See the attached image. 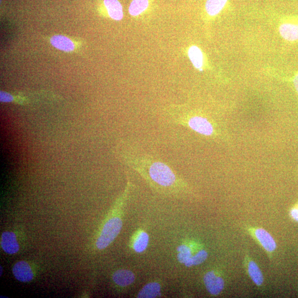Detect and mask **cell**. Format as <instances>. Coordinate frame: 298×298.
I'll return each instance as SVG.
<instances>
[{"instance_id":"obj_1","label":"cell","mask_w":298,"mask_h":298,"mask_svg":"<svg viewBox=\"0 0 298 298\" xmlns=\"http://www.w3.org/2000/svg\"><path fill=\"white\" fill-rule=\"evenodd\" d=\"M129 162L149 185L160 194L179 195L185 189V183L163 162L148 155H135Z\"/></svg>"},{"instance_id":"obj_2","label":"cell","mask_w":298,"mask_h":298,"mask_svg":"<svg viewBox=\"0 0 298 298\" xmlns=\"http://www.w3.org/2000/svg\"><path fill=\"white\" fill-rule=\"evenodd\" d=\"M208 252L201 244L188 242L177 248V258L180 264L187 267L199 265L207 259Z\"/></svg>"},{"instance_id":"obj_3","label":"cell","mask_w":298,"mask_h":298,"mask_svg":"<svg viewBox=\"0 0 298 298\" xmlns=\"http://www.w3.org/2000/svg\"><path fill=\"white\" fill-rule=\"evenodd\" d=\"M123 227V220L120 213H113L103 225L96 246L102 250L109 246L120 234Z\"/></svg>"},{"instance_id":"obj_4","label":"cell","mask_w":298,"mask_h":298,"mask_svg":"<svg viewBox=\"0 0 298 298\" xmlns=\"http://www.w3.org/2000/svg\"><path fill=\"white\" fill-rule=\"evenodd\" d=\"M172 118L179 124H186L191 129L200 134L210 136L213 134V126L205 117L195 116L188 118L181 117Z\"/></svg>"},{"instance_id":"obj_5","label":"cell","mask_w":298,"mask_h":298,"mask_svg":"<svg viewBox=\"0 0 298 298\" xmlns=\"http://www.w3.org/2000/svg\"><path fill=\"white\" fill-rule=\"evenodd\" d=\"M204 283L210 295L217 296L225 287V282L220 274L216 271L208 272L204 276Z\"/></svg>"},{"instance_id":"obj_6","label":"cell","mask_w":298,"mask_h":298,"mask_svg":"<svg viewBox=\"0 0 298 298\" xmlns=\"http://www.w3.org/2000/svg\"><path fill=\"white\" fill-rule=\"evenodd\" d=\"M248 231L267 252L271 253L275 251L277 245L269 232L264 229L253 227L249 228Z\"/></svg>"},{"instance_id":"obj_7","label":"cell","mask_w":298,"mask_h":298,"mask_svg":"<svg viewBox=\"0 0 298 298\" xmlns=\"http://www.w3.org/2000/svg\"><path fill=\"white\" fill-rule=\"evenodd\" d=\"M12 273L15 278L21 282H29L32 281L34 277L32 267L25 261L17 262L13 267Z\"/></svg>"},{"instance_id":"obj_8","label":"cell","mask_w":298,"mask_h":298,"mask_svg":"<svg viewBox=\"0 0 298 298\" xmlns=\"http://www.w3.org/2000/svg\"><path fill=\"white\" fill-rule=\"evenodd\" d=\"M1 246L4 251L9 255H14L20 250V245L14 233L5 231L1 235Z\"/></svg>"},{"instance_id":"obj_9","label":"cell","mask_w":298,"mask_h":298,"mask_svg":"<svg viewBox=\"0 0 298 298\" xmlns=\"http://www.w3.org/2000/svg\"><path fill=\"white\" fill-rule=\"evenodd\" d=\"M114 283L121 287H126L132 284L135 280V275L132 271L128 270H119L112 275Z\"/></svg>"},{"instance_id":"obj_10","label":"cell","mask_w":298,"mask_h":298,"mask_svg":"<svg viewBox=\"0 0 298 298\" xmlns=\"http://www.w3.org/2000/svg\"><path fill=\"white\" fill-rule=\"evenodd\" d=\"M149 234L144 230H139L136 232L131 242V247L137 253H142L146 250L149 246Z\"/></svg>"},{"instance_id":"obj_11","label":"cell","mask_w":298,"mask_h":298,"mask_svg":"<svg viewBox=\"0 0 298 298\" xmlns=\"http://www.w3.org/2000/svg\"><path fill=\"white\" fill-rule=\"evenodd\" d=\"M280 36L289 42L298 41V24L293 22H286L280 25Z\"/></svg>"},{"instance_id":"obj_12","label":"cell","mask_w":298,"mask_h":298,"mask_svg":"<svg viewBox=\"0 0 298 298\" xmlns=\"http://www.w3.org/2000/svg\"><path fill=\"white\" fill-rule=\"evenodd\" d=\"M246 266L248 274L257 286L260 287L264 282V275L256 263L250 258H246Z\"/></svg>"},{"instance_id":"obj_13","label":"cell","mask_w":298,"mask_h":298,"mask_svg":"<svg viewBox=\"0 0 298 298\" xmlns=\"http://www.w3.org/2000/svg\"><path fill=\"white\" fill-rule=\"evenodd\" d=\"M161 285L156 282L148 283L142 288L137 296L139 298H154L161 296Z\"/></svg>"},{"instance_id":"obj_14","label":"cell","mask_w":298,"mask_h":298,"mask_svg":"<svg viewBox=\"0 0 298 298\" xmlns=\"http://www.w3.org/2000/svg\"><path fill=\"white\" fill-rule=\"evenodd\" d=\"M108 15L113 20L120 21L124 17V10L118 0H104Z\"/></svg>"},{"instance_id":"obj_15","label":"cell","mask_w":298,"mask_h":298,"mask_svg":"<svg viewBox=\"0 0 298 298\" xmlns=\"http://www.w3.org/2000/svg\"><path fill=\"white\" fill-rule=\"evenodd\" d=\"M51 45L60 50L69 52L74 50V43L69 38L56 35L50 39Z\"/></svg>"},{"instance_id":"obj_16","label":"cell","mask_w":298,"mask_h":298,"mask_svg":"<svg viewBox=\"0 0 298 298\" xmlns=\"http://www.w3.org/2000/svg\"><path fill=\"white\" fill-rule=\"evenodd\" d=\"M228 0H207L205 10L210 16H217L224 8Z\"/></svg>"},{"instance_id":"obj_17","label":"cell","mask_w":298,"mask_h":298,"mask_svg":"<svg viewBox=\"0 0 298 298\" xmlns=\"http://www.w3.org/2000/svg\"><path fill=\"white\" fill-rule=\"evenodd\" d=\"M188 56L194 67L201 71L203 65V55L198 47L194 46L190 48Z\"/></svg>"},{"instance_id":"obj_18","label":"cell","mask_w":298,"mask_h":298,"mask_svg":"<svg viewBox=\"0 0 298 298\" xmlns=\"http://www.w3.org/2000/svg\"><path fill=\"white\" fill-rule=\"evenodd\" d=\"M149 0H133L129 7L130 15L137 16L147 9Z\"/></svg>"},{"instance_id":"obj_19","label":"cell","mask_w":298,"mask_h":298,"mask_svg":"<svg viewBox=\"0 0 298 298\" xmlns=\"http://www.w3.org/2000/svg\"><path fill=\"white\" fill-rule=\"evenodd\" d=\"M1 99L3 102H10L13 99L12 96L5 93H1Z\"/></svg>"},{"instance_id":"obj_20","label":"cell","mask_w":298,"mask_h":298,"mask_svg":"<svg viewBox=\"0 0 298 298\" xmlns=\"http://www.w3.org/2000/svg\"><path fill=\"white\" fill-rule=\"evenodd\" d=\"M291 214L294 220H295L298 222V209H292L291 212Z\"/></svg>"},{"instance_id":"obj_21","label":"cell","mask_w":298,"mask_h":298,"mask_svg":"<svg viewBox=\"0 0 298 298\" xmlns=\"http://www.w3.org/2000/svg\"><path fill=\"white\" fill-rule=\"evenodd\" d=\"M294 86L295 87V89L298 94V73H297L293 79Z\"/></svg>"},{"instance_id":"obj_22","label":"cell","mask_w":298,"mask_h":298,"mask_svg":"<svg viewBox=\"0 0 298 298\" xmlns=\"http://www.w3.org/2000/svg\"><path fill=\"white\" fill-rule=\"evenodd\" d=\"M3 273V269L2 268V266H1V275H2Z\"/></svg>"}]
</instances>
